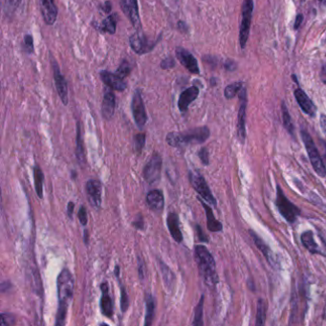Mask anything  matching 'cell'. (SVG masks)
I'll return each instance as SVG.
<instances>
[{
  "label": "cell",
  "instance_id": "cell-1",
  "mask_svg": "<svg viewBox=\"0 0 326 326\" xmlns=\"http://www.w3.org/2000/svg\"><path fill=\"white\" fill-rule=\"evenodd\" d=\"M58 298H59V308L56 319V326L65 325L66 315L70 301L73 298L75 280L71 272L67 269H64L58 277Z\"/></svg>",
  "mask_w": 326,
  "mask_h": 326
},
{
  "label": "cell",
  "instance_id": "cell-2",
  "mask_svg": "<svg viewBox=\"0 0 326 326\" xmlns=\"http://www.w3.org/2000/svg\"><path fill=\"white\" fill-rule=\"evenodd\" d=\"M195 257L199 273L203 277L205 283L209 287H214L218 283V275L216 273L215 261L209 250L203 245H197L195 251Z\"/></svg>",
  "mask_w": 326,
  "mask_h": 326
},
{
  "label": "cell",
  "instance_id": "cell-3",
  "mask_svg": "<svg viewBox=\"0 0 326 326\" xmlns=\"http://www.w3.org/2000/svg\"><path fill=\"white\" fill-rule=\"evenodd\" d=\"M209 137V129L207 127H201L182 132H170L167 135L166 140L172 147H183L189 144L204 143Z\"/></svg>",
  "mask_w": 326,
  "mask_h": 326
},
{
  "label": "cell",
  "instance_id": "cell-4",
  "mask_svg": "<svg viewBox=\"0 0 326 326\" xmlns=\"http://www.w3.org/2000/svg\"><path fill=\"white\" fill-rule=\"evenodd\" d=\"M301 134V138L302 141L304 142L307 153L310 158L311 164L313 166V169L315 171L318 173L319 176L321 177H326V168L322 157L320 155L317 146L314 143L312 137L310 136V134L305 130H301L300 132Z\"/></svg>",
  "mask_w": 326,
  "mask_h": 326
},
{
  "label": "cell",
  "instance_id": "cell-5",
  "mask_svg": "<svg viewBox=\"0 0 326 326\" xmlns=\"http://www.w3.org/2000/svg\"><path fill=\"white\" fill-rule=\"evenodd\" d=\"M275 204L280 214L290 223L296 221L297 217L300 214V209L297 206H295L292 202L289 201V199L284 196L279 186H277V190H276Z\"/></svg>",
  "mask_w": 326,
  "mask_h": 326
},
{
  "label": "cell",
  "instance_id": "cell-6",
  "mask_svg": "<svg viewBox=\"0 0 326 326\" xmlns=\"http://www.w3.org/2000/svg\"><path fill=\"white\" fill-rule=\"evenodd\" d=\"M253 10H254L253 0H244L242 5V20H241L240 32H239V43L241 48H245L248 41Z\"/></svg>",
  "mask_w": 326,
  "mask_h": 326
},
{
  "label": "cell",
  "instance_id": "cell-7",
  "mask_svg": "<svg viewBox=\"0 0 326 326\" xmlns=\"http://www.w3.org/2000/svg\"><path fill=\"white\" fill-rule=\"evenodd\" d=\"M190 181L197 194L201 196L207 203L212 206L216 205V200L212 196L209 186L206 182L205 178L198 171H191L190 172Z\"/></svg>",
  "mask_w": 326,
  "mask_h": 326
},
{
  "label": "cell",
  "instance_id": "cell-8",
  "mask_svg": "<svg viewBox=\"0 0 326 326\" xmlns=\"http://www.w3.org/2000/svg\"><path fill=\"white\" fill-rule=\"evenodd\" d=\"M158 40L152 41L147 39V37L143 34V32L139 30V32L137 31L130 38V43L134 52L138 55H144L153 50Z\"/></svg>",
  "mask_w": 326,
  "mask_h": 326
},
{
  "label": "cell",
  "instance_id": "cell-9",
  "mask_svg": "<svg viewBox=\"0 0 326 326\" xmlns=\"http://www.w3.org/2000/svg\"><path fill=\"white\" fill-rule=\"evenodd\" d=\"M131 110H132L133 118H134V121H135L137 127L140 130H143L146 124L147 116H146V112H145V108H144L143 98L141 96V92L139 90H136L133 95L132 102H131Z\"/></svg>",
  "mask_w": 326,
  "mask_h": 326
},
{
  "label": "cell",
  "instance_id": "cell-10",
  "mask_svg": "<svg viewBox=\"0 0 326 326\" xmlns=\"http://www.w3.org/2000/svg\"><path fill=\"white\" fill-rule=\"evenodd\" d=\"M162 157L154 153L144 169V177L148 184H155L161 178Z\"/></svg>",
  "mask_w": 326,
  "mask_h": 326
},
{
  "label": "cell",
  "instance_id": "cell-11",
  "mask_svg": "<svg viewBox=\"0 0 326 326\" xmlns=\"http://www.w3.org/2000/svg\"><path fill=\"white\" fill-rule=\"evenodd\" d=\"M120 5L133 27L137 30H141V18L137 0H120Z\"/></svg>",
  "mask_w": 326,
  "mask_h": 326
},
{
  "label": "cell",
  "instance_id": "cell-12",
  "mask_svg": "<svg viewBox=\"0 0 326 326\" xmlns=\"http://www.w3.org/2000/svg\"><path fill=\"white\" fill-rule=\"evenodd\" d=\"M51 65L53 67V72H54V80L56 84L57 91L59 93V96L64 103V105H68V88H67V82L64 75L60 71V67L58 65L57 62L55 59H53L51 56Z\"/></svg>",
  "mask_w": 326,
  "mask_h": 326
},
{
  "label": "cell",
  "instance_id": "cell-13",
  "mask_svg": "<svg viewBox=\"0 0 326 326\" xmlns=\"http://www.w3.org/2000/svg\"><path fill=\"white\" fill-rule=\"evenodd\" d=\"M240 100V107L238 112V123H237V134L241 143H244L246 138V107H247V94L246 89L243 88L239 93Z\"/></svg>",
  "mask_w": 326,
  "mask_h": 326
},
{
  "label": "cell",
  "instance_id": "cell-14",
  "mask_svg": "<svg viewBox=\"0 0 326 326\" xmlns=\"http://www.w3.org/2000/svg\"><path fill=\"white\" fill-rule=\"evenodd\" d=\"M88 201L95 209H100L102 204V184L98 180H89L85 186Z\"/></svg>",
  "mask_w": 326,
  "mask_h": 326
},
{
  "label": "cell",
  "instance_id": "cell-15",
  "mask_svg": "<svg viewBox=\"0 0 326 326\" xmlns=\"http://www.w3.org/2000/svg\"><path fill=\"white\" fill-rule=\"evenodd\" d=\"M175 53H176V58L181 63V65L185 66L191 73L193 74L200 73L197 61L192 53L189 52L188 50L182 47H177L175 49Z\"/></svg>",
  "mask_w": 326,
  "mask_h": 326
},
{
  "label": "cell",
  "instance_id": "cell-16",
  "mask_svg": "<svg viewBox=\"0 0 326 326\" xmlns=\"http://www.w3.org/2000/svg\"><path fill=\"white\" fill-rule=\"evenodd\" d=\"M39 5L44 22L47 25H53L58 17V8L55 0H39Z\"/></svg>",
  "mask_w": 326,
  "mask_h": 326
},
{
  "label": "cell",
  "instance_id": "cell-17",
  "mask_svg": "<svg viewBox=\"0 0 326 326\" xmlns=\"http://www.w3.org/2000/svg\"><path fill=\"white\" fill-rule=\"evenodd\" d=\"M101 78L105 84L116 91H125L127 89V83L124 78L119 77L117 74L110 73L106 70L101 72Z\"/></svg>",
  "mask_w": 326,
  "mask_h": 326
},
{
  "label": "cell",
  "instance_id": "cell-18",
  "mask_svg": "<svg viewBox=\"0 0 326 326\" xmlns=\"http://www.w3.org/2000/svg\"><path fill=\"white\" fill-rule=\"evenodd\" d=\"M294 94H295L297 102L300 105V108L302 109V111L305 114L314 117L317 113V108H316V105H314L313 102L310 100V98L307 96V94L300 88L296 89Z\"/></svg>",
  "mask_w": 326,
  "mask_h": 326
},
{
  "label": "cell",
  "instance_id": "cell-19",
  "mask_svg": "<svg viewBox=\"0 0 326 326\" xmlns=\"http://www.w3.org/2000/svg\"><path fill=\"white\" fill-rule=\"evenodd\" d=\"M199 95V89L196 86H192L181 93L178 101V107L181 112H186L190 105L196 101Z\"/></svg>",
  "mask_w": 326,
  "mask_h": 326
},
{
  "label": "cell",
  "instance_id": "cell-20",
  "mask_svg": "<svg viewBox=\"0 0 326 326\" xmlns=\"http://www.w3.org/2000/svg\"><path fill=\"white\" fill-rule=\"evenodd\" d=\"M301 241L305 248L307 249L312 254H319L324 257H326V245L324 247H320L319 244L316 243L312 232H305L301 235Z\"/></svg>",
  "mask_w": 326,
  "mask_h": 326
},
{
  "label": "cell",
  "instance_id": "cell-21",
  "mask_svg": "<svg viewBox=\"0 0 326 326\" xmlns=\"http://www.w3.org/2000/svg\"><path fill=\"white\" fill-rule=\"evenodd\" d=\"M101 290H102V298H101V310L102 313L107 318H112L113 316V302L108 295V284L104 282L101 284Z\"/></svg>",
  "mask_w": 326,
  "mask_h": 326
},
{
  "label": "cell",
  "instance_id": "cell-22",
  "mask_svg": "<svg viewBox=\"0 0 326 326\" xmlns=\"http://www.w3.org/2000/svg\"><path fill=\"white\" fill-rule=\"evenodd\" d=\"M116 107V97L114 93L110 90L105 93L103 106H102V113L105 120H110L113 117Z\"/></svg>",
  "mask_w": 326,
  "mask_h": 326
},
{
  "label": "cell",
  "instance_id": "cell-23",
  "mask_svg": "<svg viewBox=\"0 0 326 326\" xmlns=\"http://www.w3.org/2000/svg\"><path fill=\"white\" fill-rule=\"evenodd\" d=\"M146 202L150 209L155 211H162L165 205L164 195L159 190H153L147 194Z\"/></svg>",
  "mask_w": 326,
  "mask_h": 326
},
{
  "label": "cell",
  "instance_id": "cell-24",
  "mask_svg": "<svg viewBox=\"0 0 326 326\" xmlns=\"http://www.w3.org/2000/svg\"><path fill=\"white\" fill-rule=\"evenodd\" d=\"M168 227L170 230V235L172 238L178 242L181 243L183 241V235L180 230V224H179V217L178 214L175 212H170L168 215Z\"/></svg>",
  "mask_w": 326,
  "mask_h": 326
},
{
  "label": "cell",
  "instance_id": "cell-25",
  "mask_svg": "<svg viewBox=\"0 0 326 326\" xmlns=\"http://www.w3.org/2000/svg\"><path fill=\"white\" fill-rule=\"evenodd\" d=\"M250 234H251V236L253 237L257 247L261 250V253L264 255V257L266 258L267 261L271 264V266H274V267L276 259L274 258L273 252L270 250V248L268 247V245L256 233H254L253 231H250Z\"/></svg>",
  "mask_w": 326,
  "mask_h": 326
},
{
  "label": "cell",
  "instance_id": "cell-26",
  "mask_svg": "<svg viewBox=\"0 0 326 326\" xmlns=\"http://www.w3.org/2000/svg\"><path fill=\"white\" fill-rule=\"evenodd\" d=\"M199 199V198H198ZM203 208L206 210V215H207V225H208V229L210 232L216 233V232H220L222 231V224L218 220L215 219L212 209H210V207L208 206L202 199H199Z\"/></svg>",
  "mask_w": 326,
  "mask_h": 326
},
{
  "label": "cell",
  "instance_id": "cell-27",
  "mask_svg": "<svg viewBox=\"0 0 326 326\" xmlns=\"http://www.w3.org/2000/svg\"><path fill=\"white\" fill-rule=\"evenodd\" d=\"M145 309H146V313H145L144 326H151L155 317V301L154 298L150 294L145 295Z\"/></svg>",
  "mask_w": 326,
  "mask_h": 326
},
{
  "label": "cell",
  "instance_id": "cell-28",
  "mask_svg": "<svg viewBox=\"0 0 326 326\" xmlns=\"http://www.w3.org/2000/svg\"><path fill=\"white\" fill-rule=\"evenodd\" d=\"M117 28V14H110L106 18H105L101 25H99L98 29L102 32L108 33L110 35L115 34Z\"/></svg>",
  "mask_w": 326,
  "mask_h": 326
},
{
  "label": "cell",
  "instance_id": "cell-29",
  "mask_svg": "<svg viewBox=\"0 0 326 326\" xmlns=\"http://www.w3.org/2000/svg\"><path fill=\"white\" fill-rule=\"evenodd\" d=\"M76 155L79 164H83L85 160V153H84V145H83V140L81 137V127L80 123L78 122L77 124V148H76Z\"/></svg>",
  "mask_w": 326,
  "mask_h": 326
},
{
  "label": "cell",
  "instance_id": "cell-30",
  "mask_svg": "<svg viewBox=\"0 0 326 326\" xmlns=\"http://www.w3.org/2000/svg\"><path fill=\"white\" fill-rule=\"evenodd\" d=\"M34 179H35V188L37 196L41 199L43 197V180L44 175L42 173V170L39 166H36L34 169Z\"/></svg>",
  "mask_w": 326,
  "mask_h": 326
},
{
  "label": "cell",
  "instance_id": "cell-31",
  "mask_svg": "<svg viewBox=\"0 0 326 326\" xmlns=\"http://www.w3.org/2000/svg\"><path fill=\"white\" fill-rule=\"evenodd\" d=\"M160 268H161V272L163 274V278L165 280V283H166L167 287L171 289L173 287V284H174V278H175L174 274H172L170 268L162 261L160 262Z\"/></svg>",
  "mask_w": 326,
  "mask_h": 326
},
{
  "label": "cell",
  "instance_id": "cell-32",
  "mask_svg": "<svg viewBox=\"0 0 326 326\" xmlns=\"http://www.w3.org/2000/svg\"><path fill=\"white\" fill-rule=\"evenodd\" d=\"M266 309L267 305L263 300H259L258 302V312H257V326H263L266 320Z\"/></svg>",
  "mask_w": 326,
  "mask_h": 326
},
{
  "label": "cell",
  "instance_id": "cell-33",
  "mask_svg": "<svg viewBox=\"0 0 326 326\" xmlns=\"http://www.w3.org/2000/svg\"><path fill=\"white\" fill-rule=\"evenodd\" d=\"M203 307H204V296L201 297V300L196 306L195 321L193 323V326H203Z\"/></svg>",
  "mask_w": 326,
  "mask_h": 326
},
{
  "label": "cell",
  "instance_id": "cell-34",
  "mask_svg": "<svg viewBox=\"0 0 326 326\" xmlns=\"http://www.w3.org/2000/svg\"><path fill=\"white\" fill-rule=\"evenodd\" d=\"M21 0H5L4 1V12L6 16H12L18 6L20 5Z\"/></svg>",
  "mask_w": 326,
  "mask_h": 326
},
{
  "label": "cell",
  "instance_id": "cell-35",
  "mask_svg": "<svg viewBox=\"0 0 326 326\" xmlns=\"http://www.w3.org/2000/svg\"><path fill=\"white\" fill-rule=\"evenodd\" d=\"M282 118H283V124H284V127L285 129L287 130L288 132L294 136V126L292 124V121H291V117H290V114H289V111H288L287 107L286 105L284 104H282Z\"/></svg>",
  "mask_w": 326,
  "mask_h": 326
},
{
  "label": "cell",
  "instance_id": "cell-36",
  "mask_svg": "<svg viewBox=\"0 0 326 326\" xmlns=\"http://www.w3.org/2000/svg\"><path fill=\"white\" fill-rule=\"evenodd\" d=\"M242 88V83L241 82H235V83H232L230 85H228L225 90H224V95L227 99H233L235 97V95L238 93V92L241 90Z\"/></svg>",
  "mask_w": 326,
  "mask_h": 326
},
{
  "label": "cell",
  "instance_id": "cell-37",
  "mask_svg": "<svg viewBox=\"0 0 326 326\" xmlns=\"http://www.w3.org/2000/svg\"><path fill=\"white\" fill-rule=\"evenodd\" d=\"M130 63L128 61L125 60V61L122 62L121 65L119 66V68H118L117 71H116V74H117L119 77L125 78H127L130 74Z\"/></svg>",
  "mask_w": 326,
  "mask_h": 326
},
{
  "label": "cell",
  "instance_id": "cell-38",
  "mask_svg": "<svg viewBox=\"0 0 326 326\" xmlns=\"http://www.w3.org/2000/svg\"><path fill=\"white\" fill-rule=\"evenodd\" d=\"M145 134L144 133H139L137 135H135L134 137V146H135V150L140 153L143 148H144V144H145Z\"/></svg>",
  "mask_w": 326,
  "mask_h": 326
},
{
  "label": "cell",
  "instance_id": "cell-39",
  "mask_svg": "<svg viewBox=\"0 0 326 326\" xmlns=\"http://www.w3.org/2000/svg\"><path fill=\"white\" fill-rule=\"evenodd\" d=\"M130 306V299L129 296L126 292L125 287H121V308H122V312H126L129 309Z\"/></svg>",
  "mask_w": 326,
  "mask_h": 326
},
{
  "label": "cell",
  "instance_id": "cell-40",
  "mask_svg": "<svg viewBox=\"0 0 326 326\" xmlns=\"http://www.w3.org/2000/svg\"><path fill=\"white\" fill-rule=\"evenodd\" d=\"M24 49L28 54L34 52V39L30 35H26L24 37Z\"/></svg>",
  "mask_w": 326,
  "mask_h": 326
},
{
  "label": "cell",
  "instance_id": "cell-41",
  "mask_svg": "<svg viewBox=\"0 0 326 326\" xmlns=\"http://www.w3.org/2000/svg\"><path fill=\"white\" fill-rule=\"evenodd\" d=\"M14 325V317L10 314H2L1 315V326H12Z\"/></svg>",
  "mask_w": 326,
  "mask_h": 326
},
{
  "label": "cell",
  "instance_id": "cell-42",
  "mask_svg": "<svg viewBox=\"0 0 326 326\" xmlns=\"http://www.w3.org/2000/svg\"><path fill=\"white\" fill-rule=\"evenodd\" d=\"M78 220L80 222V224L82 226H86L87 225V211L84 206H81L79 208V210L78 212Z\"/></svg>",
  "mask_w": 326,
  "mask_h": 326
},
{
  "label": "cell",
  "instance_id": "cell-43",
  "mask_svg": "<svg viewBox=\"0 0 326 326\" xmlns=\"http://www.w3.org/2000/svg\"><path fill=\"white\" fill-rule=\"evenodd\" d=\"M198 156H199L200 160H201V162H202L204 165H206V166L209 165V151H208V149H207L206 147L201 148V150H200L199 153H198Z\"/></svg>",
  "mask_w": 326,
  "mask_h": 326
},
{
  "label": "cell",
  "instance_id": "cell-44",
  "mask_svg": "<svg viewBox=\"0 0 326 326\" xmlns=\"http://www.w3.org/2000/svg\"><path fill=\"white\" fill-rule=\"evenodd\" d=\"M174 66H175V61L171 57L167 58L166 60H164L161 63V67L163 69H170V68H173Z\"/></svg>",
  "mask_w": 326,
  "mask_h": 326
},
{
  "label": "cell",
  "instance_id": "cell-45",
  "mask_svg": "<svg viewBox=\"0 0 326 326\" xmlns=\"http://www.w3.org/2000/svg\"><path fill=\"white\" fill-rule=\"evenodd\" d=\"M196 231H197V234H198V237H199V240L200 241H203V242H208V238L204 235V233L202 232V229L199 225L196 226Z\"/></svg>",
  "mask_w": 326,
  "mask_h": 326
},
{
  "label": "cell",
  "instance_id": "cell-46",
  "mask_svg": "<svg viewBox=\"0 0 326 326\" xmlns=\"http://www.w3.org/2000/svg\"><path fill=\"white\" fill-rule=\"evenodd\" d=\"M138 261H138V264H139V266H138L139 267V276H140L141 279H144V261H143V260L141 258H139Z\"/></svg>",
  "mask_w": 326,
  "mask_h": 326
},
{
  "label": "cell",
  "instance_id": "cell-47",
  "mask_svg": "<svg viewBox=\"0 0 326 326\" xmlns=\"http://www.w3.org/2000/svg\"><path fill=\"white\" fill-rule=\"evenodd\" d=\"M320 123H321L322 130H323V132L325 133V135L326 136V116L325 114H322V115H321Z\"/></svg>",
  "mask_w": 326,
  "mask_h": 326
},
{
  "label": "cell",
  "instance_id": "cell-48",
  "mask_svg": "<svg viewBox=\"0 0 326 326\" xmlns=\"http://www.w3.org/2000/svg\"><path fill=\"white\" fill-rule=\"evenodd\" d=\"M74 209H75V204L73 202H69L68 206H67V214L70 218H72V216H73Z\"/></svg>",
  "mask_w": 326,
  "mask_h": 326
},
{
  "label": "cell",
  "instance_id": "cell-49",
  "mask_svg": "<svg viewBox=\"0 0 326 326\" xmlns=\"http://www.w3.org/2000/svg\"><path fill=\"white\" fill-rule=\"evenodd\" d=\"M302 20H303V15L302 14H298L297 17H296V21H295V25H294V28L296 30H298L300 28V24L302 23Z\"/></svg>",
  "mask_w": 326,
  "mask_h": 326
},
{
  "label": "cell",
  "instance_id": "cell-50",
  "mask_svg": "<svg viewBox=\"0 0 326 326\" xmlns=\"http://www.w3.org/2000/svg\"><path fill=\"white\" fill-rule=\"evenodd\" d=\"M111 8H112V6H111V3H110V1H106L104 6H101V9H102V10H103V11H104L105 13H110V11H111Z\"/></svg>",
  "mask_w": 326,
  "mask_h": 326
},
{
  "label": "cell",
  "instance_id": "cell-51",
  "mask_svg": "<svg viewBox=\"0 0 326 326\" xmlns=\"http://www.w3.org/2000/svg\"><path fill=\"white\" fill-rule=\"evenodd\" d=\"M321 78H322L323 82L326 84V65L323 66V68H322V71H321Z\"/></svg>",
  "mask_w": 326,
  "mask_h": 326
},
{
  "label": "cell",
  "instance_id": "cell-52",
  "mask_svg": "<svg viewBox=\"0 0 326 326\" xmlns=\"http://www.w3.org/2000/svg\"><path fill=\"white\" fill-rule=\"evenodd\" d=\"M133 224H134V226H135L137 229H143V227H144V221H143L142 218L139 219V221L137 220V221L134 222Z\"/></svg>",
  "mask_w": 326,
  "mask_h": 326
},
{
  "label": "cell",
  "instance_id": "cell-53",
  "mask_svg": "<svg viewBox=\"0 0 326 326\" xmlns=\"http://www.w3.org/2000/svg\"><path fill=\"white\" fill-rule=\"evenodd\" d=\"M178 28L182 31L183 33H184V32L186 33V32L188 31V26H187L186 23L183 22V21H179V22H178Z\"/></svg>",
  "mask_w": 326,
  "mask_h": 326
},
{
  "label": "cell",
  "instance_id": "cell-54",
  "mask_svg": "<svg viewBox=\"0 0 326 326\" xmlns=\"http://www.w3.org/2000/svg\"><path fill=\"white\" fill-rule=\"evenodd\" d=\"M225 66H226V68H227L228 70L233 71V70L235 69V63H234V62H228V63H226Z\"/></svg>",
  "mask_w": 326,
  "mask_h": 326
},
{
  "label": "cell",
  "instance_id": "cell-55",
  "mask_svg": "<svg viewBox=\"0 0 326 326\" xmlns=\"http://www.w3.org/2000/svg\"><path fill=\"white\" fill-rule=\"evenodd\" d=\"M88 231L87 230H84V237H83V239H84V242H85V244H88Z\"/></svg>",
  "mask_w": 326,
  "mask_h": 326
},
{
  "label": "cell",
  "instance_id": "cell-56",
  "mask_svg": "<svg viewBox=\"0 0 326 326\" xmlns=\"http://www.w3.org/2000/svg\"><path fill=\"white\" fill-rule=\"evenodd\" d=\"M115 274L117 276H119V274H120V267L119 266H116V268H115Z\"/></svg>",
  "mask_w": 326,
  "mask_h": 326
},
{
  "label": "cell",
  "instance_id": "cell-57",
  "mask_svg": "<svg viewBox=\"0 0 326 326\" xmlns=\"http://www.w3.org/2000/svg\"><path fill=\"white\" fill-rule=\"evenodd\" d=\"M323 145L325 146V150H326V151H325V157H326V142H324V143H323Z\"/></svg>",
  "mask_w": 326,
  "mask_h": 326
},
{
  "label": "cell",
  "instance_id": "cell-58",
  "mask_svg": "<svg viewBox=\"0 0 326 326\" xmlns=\"http://www.w3.org/2000/svg\"><path fill=\"white\" fill-rule=\"evenodd\" d=\"M321 3H323V4H326V0H319Z\"/></svg>",
  "mask_w": 326,
  "mask_h": 326
},
{
  "label": "cell",
  "instance_id": "cell-59",
  "mask_svg": "<svg viewBox=\"0 0 326 326\" xmlns=\"http://www.w3.org/2000/svg\"><path fill=\"white\" fill-rule=\"evenodd\" d=\"M297 78V77H296V76H294V75H293V79H294V80H295V81H296V82H297V83H298V80H297V78Z\"/></svg>",
  "mask_w": 326,
  "mask_h": 326
},
{
  "label": "cell",
  "instance_id": "cell-60",
  "mask_svg": "<svg viewBox=\"0 0 326 326\" xmlns=\"http://www.w3.org/2000/svg\"><path fill=\"white\" fill-rule=\"evenodd\" d=\"M72 173H73V174H72V176H73V178H75V176H76V172H75V171H73Z\"/></svg>",
  "mask_w": 326,
  "mask_h": 326
}]
</instances>
